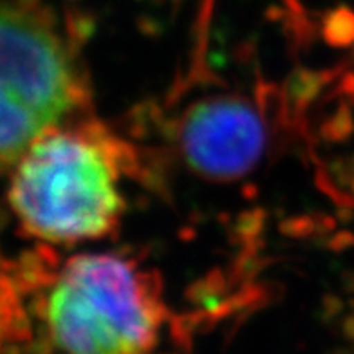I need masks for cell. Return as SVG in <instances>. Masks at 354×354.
<instances>
[{
  "label": "cell",
  "mask_w": 354,
  "mask_h": 354,
  "mask_svg": "<svg viewBox=\"0 0 354 354\" xmlns=\"http://www.w3.org/2000/svg\"><path fill=\"white\" fill-rule=\"evenodd\" d=\"M8 196L20 226L51 244L105 237L125 208L116 158L102 138L58 127L13 165Z\"/></svg>",
  "instance_id": "obj_1"
},
{
  "label": "cell",
  "mask_w": 354,
  "mask_h": 354,
  "mask_svg": "<svg viewBox=\"0 0 354 354\" xmlns=\"http://www.w3.org/2000/svg\"><path fill=\"white\" fill-rule=\"evenodd\" d=\"M38 318L51 354H152L163 326L147 279L111 253H82L62 266Z\"/></svg>",
  "instance_id": "obj_2"
},
{
  "label": "cell",
  "mask_w": 354,
  "mask_h": 354,
  "mask_svg": "<svg viewBox=\"0 0 354 354\" xmlns=\"http://www.w3.org/2000/svg\"><path fill=\"white\" fill-rule=\"evenodd\" d=\"M0 38V156L8 168L75 111L82 85L55 20L35 0H6Z\"/></svg>",
  "instance_id": "obj_3"
},
{
  "label": "cell",
  "mask_w": 354,
  "mask_h": 354,
  "mask_svg": "<svg viewBox=\"0 0 354 354\" xmlns=\"http://www.w3.org/2000/svg\"><path fill=\"white\" fill-rule=\"evenodd\" d=\"M183 156L197 174L235 179L261 159L266 129L259 112L244 100L217 96L188 111L179 132Z\"/></svg>",
  "instance_id": "obj_4"
},
{
  "label": "cell",
  "mask_w": 354,
  "mask_h": 354,
  "mask_svg": "<svg viewBox=\"0 0 354 354\" xmlns=\"http://www.w3.org/2000/svg\"><path fill=\"white\" fill-rule=\"evenodd\" d=\"M353 177H354V167H353Z\"/></svg>",
  "instance_id": "obj_5"
}]
</instances>
